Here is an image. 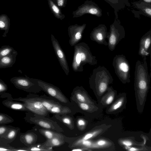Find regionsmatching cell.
I'll list each match as a JSON object with an SVG mask.
<instances>
[{
    "label": "cell",
    "mask_w": 151,
    "mask_h": 151,
    "mask_svg": "<svg viewBox=\"0 0 151 151\" xmlns=\"http://www.w3.org/2000/svg\"><path fill=\"white\" fill-rule=\"evenodd\" d=\"M74 47V52L72 64L73 70L82 72L83 66L86 64L90 65H97L98 60L95 56L92 55L88 45L85 42L77 44Z\"/></svg>",
    "instance_id": "1"
},
{
    "label": "cell",
    "mask_w": 151,
    "mask_h": 151,
    "mask_svg": "<svg viewBox=\"0 0 151 151\" xmlns=\"http://www.w3.org/2000/svg\"><path fill=\"white\" fill-rule=\"evenodd\" d=\"M113 81L112 76L104 66H99L94 69L89 78L91 88L100 94L107 90L109 85Z\"/></svg>",
    "instance_id": "2"
},
{
    "label": "cell",
    "mask_w": 151,
    "mask_h": 151,
    "mask_svg": "<svg viewBox=\"0 0 151 151\" xmlns=\"http://www.w3.org/2000/svg\"><path fill=\"white\" fill-rule=\"evenodd\" d=\"M112 65L116 74L121 81L123 83L130 81V66L124 55H116L113 58Z\"/></svg>",
    "instance_id": "3"
},
{
    "label": "cell",
    "mask_w": 151,
    "mask_h": 151,
    "mask_svg": "<svg viewBox=\"0 0 151 151\" xmlns=\"http://www.w3.org/2000/svg\"><path fill=\"white\" fill-rule=\"evenodd\" d=\"M25 77L16 76L12 78L10 82L17 88L32 93L40 92L42 89L38 83V79Z\"/></svg>",
    "instance_id": "4"
},
{
    "label": "cell",
    "mask_w": 151,
    "mask_h": 151,
    "mask_svg": "<svg viewBox=\"0 0 151 151\" xmlns=\"http://www.w3.org/2000/svg\"><path fill=\"white\" fill-rule=\"evenodd\" d=\"M13 100L24 102L25 106L31 112L45 116H49L50 113L44 106L42 102L36 97L35 94L31 93L25 97H19L13 99Z\"/></svg>",
    "instance_id": "5"
},
{
    "label": "cell",
    "mask_w": 151,
    "mask_h": 151,
    "mask_svg": "<svg viewBox=\"0 0 151 151\" xmlns=\"http://www.w3.org/2000/svg\"><path fill=\"white\" fill-rule=\"evenodd\" d=\"M26 116L24 119L30 123L37 124L46 129L58 132L62 131V129L56 122L45 116L29 112L27 113Z\"/></svg>",
    "instance_id": "6"
},
{
    "label": "cell",
    "mask_w": 151,
    "mask_h": 151,
    "mask_svg": "<svg viewBox=\"0 0 151 151\" xmlns=\"http://www.w3.org/2000/svg\"><path fill=\"white\" fill-rule=\"evenodd\" d=\"M108 47L111 51H113L119 42L125 37V31L118 19L115 18L113 23L110 26Z\"/></svg>",
    "instance_id": "7"
},
{
    "label": "cell",
    "mask_w": 151,
    "mask_h": 151,
    "mask_svg": "<svg viewBox=\"0 0 151 151\" xmlns=\"http://www.w3.org/2000/svg\"><path fill=\"white\" fill-rule=\"evenodd\" d=\"M73 18H77L87 14H92L98 17L102 15V9L92 0H87L72 12Z\"/></svg>",
    "instance_id": "8"
},
{
    "label": "cell",
    "mask_w": 151,
    "mask_h": 151,
    "mask_svg": "<svg viewBox=\"0 0 151 151\" xmlns=\"http://www.w3.org/2000/svg\"><path fill=\"white\" fill-rule=\"evenodd\" d=\"M35 95L50 113L55 114H65L69 111L67 107L63 106L58 102L45 95L40 96L36 94Z\"/></svg>",
    "instance_id": "9"
},
{
    "label": "cell",
    "mask_w": 151,
    "mask_h": 151,
    "mask_svg": "<svg viewBox=\"0 0 151 151\" xmlns=\"http://www.w3.org/2000/svg\"><path fill=\"white\" fill-rule=\"evenodd\" d=\"M38 84L42 90L50 97L63 103H66L67 99L59 88L48 83L38 79Z\"/></svg>",
    "instance_id": "10"
},
{
    "label": "cell",
    "mask_w": 151,
    "mask_h": 151,
    "mask_svg": "<svg viewBox=\"0 0 151 151\" xmlns=\"http://www.w3.org/2000/svg\"><path fill=\"white\" fill-rule=\"evenodd\" d=\"M109 34L106 26L104 24H99L91 32L90 38L91 40L99 44L108 46V42L106 39H108Z\"/></svg>",
    "instance_id": "11"
},
{
    "label": "cell",
    "mask_w": 151,
    "mask_h": 151,
    "mask_svg": "<svg viewBox=\"0 0 151 151\" xmlns=\"http://www.w3.org/2000/svg\"><path fill=\"white\" fill-rule=\"evenodd\" d=\"M51 40L52 47L57 57L63 70L66 75H68L70 70L65 54L58 40L52 34Z\"/></svg>",
    "instance_id": "12"
},
{
    "label": "cell",
    "mask_w": 151,
    "mask_h": 151,
    "mask_svg": "<svg viewBox=\"0 0 151 151\" xmlns=\"http://www.w3.org/2000/svg\"><path fill=\"white\" fill-rule=\"evenodd\" d=\"M86 26V24H83L81 25L76 24L68 27L69 42L71 46H74L82 39L83 34Z\"/></svg>",
    "instance_id": "13"
},
{
    "label": "cell",
    "mask_w": 151,
    "mask_h": 151,
    "mask_svg": "<svg viewBox=\"0 0 151 151\" xmlns=\"http://www.w3.org/2000/svg\"><path fill=\"white\" fill-rule=\"evenodd\" d=\"M151 48V29L141 37L140 40L139 55L142 58H146L150 53Z\"/></svg>",
    "instance_id": "14"
},
{
    "label": "cell",
    "mask_w": 151,
    "mask_h": 151,
    "mask_svg": "<svg viewBox=\"0 0 151 151\" xmlns=\"http://www.w3.org/2000/svg\"><path fill=\"white\" fill-rule=\"evenodd\" d=\"M133 6L138 11L132 10L134 14L135 17L140 18V15H142L151 18V4L142 2L139 4L136 1L132 2Z\"/></svg>",
    "instance_id": "15"
},
{
    "label": "cell",
    "mask_w": 151,
    "mask_h": 151,
    "mask_svg": "<svg viewBox=\"0 0 151 151\" xmlns=\"http://www.w3.org/2000/svg\"><path fill=\"white\" fill-rule=\"evenodd\" d=\"M7 99L2 101V104L6 107L12 109L22 111L30 112L25 106L24 103L23 102L14 101L12 99L11 95L7 93Z\"/></svg>",
    "instance_id": "16"
},
{
    "label": "cell",
    "mask_w": 151,
    "mask_h": 151,
    "mask_svg": "<svg viewBox=\"0 0 151 151\" xmlns=\"http://www.w3.org/2000/svg\"><path fill=\"white\" fill-rule=\"evenodd\" d=\"M114 9L115 16V18L118 19V12L124 9L125 6L130 7L131 5L128 0H104Z\"/></svg>",
    "instance_id": "17"
},
{
    "label": "cell",
    "mask_w": 151,
    "mask_h": 151,
    "mask_svg": "<svg viewBox=\"0 0 151 151\" xmlns=\"http://www.w3.org/2000/svg\"><path fill=\"white\" fill-rule=\"evenodd\" d=\"M37 139V135L33 132H26L21 134L20 136L21 142L27 147L35 144Z\"/></svg>",
    "instance_id": "18"
},
{
    "label": "cell",
    "mask_w": 151,
    "mask_h": 151,
    "mask_svg": "<svg viewBox=\"0 0 151 151\" xmlns=\"http://www.w3.org/2000/svg\"><path fill=\"white\" fill-rule=\"evenodd\" d=\"M17 54V52L15 50L7 56L0 58V68L12 67L15 63Z\"/></svg>",
    "instance_id": "19"
},
{
    "label": "cell",
    "mask_w": 151,
    "mask_h": 151,
    "mask_svg": "<svg viewBox=\"0 0 151 151\" xmlns=\"http://www.w3.org/2000/svg\"><path fill=\"white\" fill-rule=\"evenodd\" d=\"M20 130L19 127L12 126L6 135L3 138H0V141L8 144L12 142L15 139Z\"/></svg>",
    "instance_id": "20"
},
{
    "label": "cell",
    "mask_w": 151,
    "mask_h": 151,
    "mask_svg": "<svg viewBox=\"0 0 151 151\" xmlns=\"http://www.w3.org/2000/svg\"><path fill=\"white\" fill-rule=\"evenodd\" d=\"M63 136L61 134L56 136L50 139H47L45 142L42 144L46 147H54L59 146L64 143Z\"/></svg>",
    "instance_id": "21"
},
{
    "label": "cell",
    "mask_w": 151,
    "mask_h": 151,
    "mask_svg": "<svg viewBox=\"0 0 151 151\" xmlns=\"http://www.w3.org/2000/svg\"><path fill=\"white\" fill-rule=\"evenodd\" d=\"M50 8L55 16L58 19L63 20L65 17L60 9L55 3L54 0H47Z\"/></svg>",
    "instance_id": "22"
},
{
    "label": "cell",
    "mask_w": 151,
    "mask_h": 151,
    "mask_svg": "<svg viewBox=\"0 0 151 151\" xmlns=\"http://www.w3.org/2000/svg\"><path fill=\"white\" fill-rule=\"evenodd\" d=\"M10 27V22L7 19L6 16H1L0 20V28L1 30H4L2 35L3 37H6Z\"/></svg>",
    "instance_id": "23"
},
{
    "label": "cell",
    "mask_w": 151,
    "mask_h": 151,
    "mask_svg": "<svg viewBox=\"0 0 151 151\" xmlns=\"http://www.w3.org/2000/svg\"><path fill=\"white\" fill-rule=\"evenodd\" d=\"M39 132L45 137L47 139H50L53 137L61 135L58 132L44 128L39 129Z\"/></svg>",
    "instance_id": "24"
},
{
    "label": "cell",
    "mask_w": 151,
    "mask_h": 151,
    "mask_svg": "<svg viewBox=\"0 0 151 151\" xmlns=\"http://www.w3.org/2000/svg\"><path fill=\"white\" fill-rule=\"evenodd\" d=\"M26 151H53L52 147H46L42 144H35L29 147H25Z\"/></svg>",
    "instance_id": "25"
},
{
    "label": "cell",
    "mask_w": 151,
    "mask_h": 151,
    "mask_svg": "<svg viewBox=\"0 0 151 151\" xmlns=\"http://www.w3.org/2000/svg\"><path fill=\"white\" fill-rule=\"evenodd\" d=\"M15 50L12 47L10 46H2L0 49V58L7 56Z\"/></svg>",
    "instance_id": "26"
},
{
    "label": "cell",
    "mask_w": 151,
    "mask_h": 151,
    "mask_svg": "<svg viewBox=\"0 0 151 151\" xmlns=\"http://www.w3.org/2000/svg\"><path fill=\"white\" fill-rule=\"evenodd\" d=\"M14 122V119L7 114L0 113V124L11 123Z\"/></svg>",
    "instance_id": "27"
},
{
    "label": "cell",
    "mask_w": 151,
    "mask_h": 151,
    "mask_svg": "<svg viewBox=\"0 0 151 151\" xmlns=\"http://www.w3.org/2000/svg\"><path fill=\"white\" fill-rule=\"evenodd\" d=\"M0 151H16V148L11 146L8 143L0 141Z\"/></svg>",
    "instance_id": "28"
},
{
    "label": "cell",
    "mask_w": 151,
    "mask_h": 151,
    "mask_svg": "<svg viewBox=\"0 0 151 151\" xmlns=\"http://www.w3.org/2000/svg\"><path fill=\"white\" fill-rule=\"evenodd\" d=\"M12 126L0 124V138H3L6 134L8 131Z\"/></svg>",
    "instance_id": "29"
},
{
    "label": "cell",
    "mask_w": 151,
    "mask_h": 151,
    "mask_svg": "<svg viewBox=\"0 0 151 151\" xmlns=\"http://www.w3.org/2000/svg\"><path fill=\"white\" fill-rule=\"evenodd\" d=\"M98 133V131H95L93 132L88 133L86 134L81 139L78 141H80L85 140H88L95 136Z\"/></svg>",
    "instance_id": "30"
},
{
    "label": "cell",
    "mask_w": 151,
    "mask_h": 151,
    "mask_svg": "<svg viewBox=\"0 0 151 151\" xmlns=\"http://www.w3.org/2000/svg\"><path fill=\"white\" fill-rule=\"evenodd\" d=\"M8 89L7 85L1 79H0V95L5 93Z\"/></svg>",
    "instance_id": "31"
},
{
    "label": "cell",
    "mask_w": 151,
    "mask_h": 151,
    "mask_svg": "<svg viewBox=\"0 0 151 151\" xmlns=\"http://www.w3.org/2000/svg\"><path fill=\"white\" fill-rule=\"evenodd\" d=\"M114 91L112 87H110V94L106 99V104H110L113 102L114 99Z\"/></svg>",
    "instance_id": "32"
},
{
    "label": "cell",
    "mask_w": 151,
    "mask_h": 151,
    "mask_svg": "<svg viewBox=\"0 0 151 151\" xmlns=\"http://www.w3.org/2000/svg\"><path fill=\"white\" fill-rule=\"evenodd\" d=\"M55 3L60 8L65 7L67 3V0H54Z\"/></svg>",
    "instance_id": "33"
},
{
    "label": "cell",
    "mask_w": 151,
    "mask_h": 151,
    "mask_svg": "<svg viewBox=\"0 0 151 151\" xmlns=\"http://www.w3.org/2000/svg\"><path fill=\"white\" fill-rule=\"evenodd\" d=\"M78 143H81L82 145L84 146L90 147L93 146V147H94L93 144H92L91 142L88 141V140L78 141Z\"/></svg>",
    "instance_id": "34"
},
{
    "label": "cell",
    "mask_w": 151,
    "mask_h": 151,
    "mask_svg": "<svg viewBox=\"0 0 151 151\" xmlns=\"http://www.w3.org/2000/svg\"><path fill=\"white\" fill-rule=\"evenodd\" d=\"M122 104V101H119L114 104L112 106V109L114 110H115L120 108Z\"/></svg>",
    "instance_id": "35"
},
{
    "label": "cell",
    "mask_w": 151,
    "mask_h": 151,
    "mask_svg": "<svg viewBox=\"0 0 151 151\" xmlns=\"http://www.w3.org/2000/svg\"><path fill=\"white\" fill-rule=\"evenodd\" d=\"M107 143L104 140H100L96 143L95 145L97 147L99 146L103 147Z\"/></svg>",
    "instance_id": "36"
},
{
    "label": "cell",
    "mask_w": 151,
    "mask_h": 151,
    "mask_svg": "<svg viewBox=\"0 0 151 151\" xmlns=\"http://www.w3.org/2000/svg\"><path fill=\"white\" fill-rule=\"evenodd\" d=\"M80 107L82 109L86 111L88 110L89 109V106L86 103L81 102L80 104Z\"/></svg>",
    "instance_id": "37"
},
{
    "label": "cell",
    "mask_w": 151,
    "mask_h": 151,
    "mask_svg": "<svg viewBox=\"0 0 151 151\" xmlns=\"http://www.w3.org/2000/svg\"><path fill=\"white\" fill-rule=\"evenodd\" d=\"M122 144L126 146H130L132 145V143L131 142L127 140H124L122 142Z\"/></svg>",
    "instance_id": "38"
},
{
    "label": "cell",
    "mask_w": 151,
    "mask_h": 151,
    "mask_svg": "<svg viewBox=\"0 0 151 151\" xmlns=\"http://www.w3.org/2000/svg\"><path fill=\"white\" fill-rule=\"evenodd\" d=\"M78 124L80 126H84L85 124V122L83 120L80 119L78 121Z\"/></svg>",
    "instance_id": "39"
},
{
    "label": "cell",
    "mask_w": 151,
    "mask_h": 151,
    "mask_svg": "<svg viewBox=\"0 0 151 151\" xmlns=\"http://www.w3.org/2000/svg\"><path fill=\"white\" fill-rule=\"evenodd\" d=\"M136 2L139 4L143 2L151 4V0H139V1H136Z\"/></svg>",
    "instance_id": "40"
},
{
    "label": "cell",
    "mask_w": 151,
    "mask_h": 151,
    "mask_svg": "<svg viewBox=\"0 0 151 151\" xmlns=\"http://www.w3.org/2000/svg\"><path fill=\"white\" fill-rule=\"evenodd\" d=\"M150 73H149V75H150V78H151V49H150Z\"/></svg>",
    "instance_id": "41"
},
{
    "label": "cell",
    "mask_w": 151,
    "mask_h": 151,
    "mask_svg": "<svg viewBox=\"0 0 151 151\" xmlns=\"http://www.w3.org/2000/svg\"><path fill=\"white\" fill-rule=\"evenodd\" d=\"M137 150V149L136 148L134 147H131L129 148V150L133 151H136Z\"/></svg>",
    "instance_id": "42"
}]
</instances>
